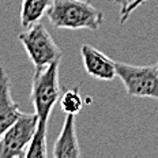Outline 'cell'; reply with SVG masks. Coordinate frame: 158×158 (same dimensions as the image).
I'll list each match as a JSON object with an SVG mask.
<instances>
[{"label": "cell", "instance_id": "3", "mask_svg": "<svg viewBox=\"0 0 158 158\" xmlns=\"http://www.w3.org/2000/svg\"><path fill=\"white\" fill-rule=\"evenodd\" d=\"M18 38L25 47L31 63L34 64L35 71L44 70L51 64L60 61L63 57L61 48L53 41L45 26L38 22L29 26L27 30L21 33Z\"/></svg>", "mask_w": 158, "mask_h": 158}, {"label": "cell", "instance_id": "13", "mask_svg": "<svg viewBox=\"0 0 158 158\" xmlns=\"http://www.w3.org/2000/svg\"><path fill=\"white\" fill-rule=\"evenodd\" d=\"M156 65H157V68H158V63H157V64H156Z\"/></svg>", "mask_w": 158, "mask_h": 158}, {"label": "cell", "instance_id": "4", "mask_svg": "<svg viewBox=\"0 0 158 158\" xmlns=\"http://www.w3.org/2000/svg\"><path fill=\"white\" fill-rule=\"evenodd\" d=\"M38 117L35 113H21L11 127L0 136V158L25 157L35 131Z\"/></svg>", "mask_w": 158, "mask_h": 158}, {"label": "cell", "instance_id": "8", "mask_svg": "<svg viewBox=\"0 0 158 158\" xmlns=\"http://www.w3.org/2000/svg\"><path fill=\"white\" fill-rule=\"evenodd\" d=\"M81 149H79L77 132H75V116L67 114L57 139L53 144V157L56 158H75L81 157Z\"/></svg>", "mask_w": 158, "mask_h": 158}, {"label": "cell", "instance_id": "5", "mask_svg": "<svg viewBox=\"0 0 158 158\" xmlns=\"http://www.w3.org/2000/svg\"><path fill=\"white\" fill-rule=\"evenodd\" d=\"M116 75L121 79L128 95L158 100L157 65H132L116 61Z\"/></svg>", "mask_w": 158, "mask_h": 158}, {"label": "cell", "instance_id": "6", "mask_svg": "<svg viewBox=\"0 0 158 158\" xmlns=\"http://www.w3.org/2000/svg\"><path fill=\"white\" fill-rule=\"evenodd\" d=\"M85 70L89 75L100 81H112L116 75V61L100 52L91 45H82L81 49Z\"/></svg>", "mask_w": 158, "mask_h": 158}, {"label": "cell", "instance_id": "10", "mask_svg": "<svg viewBox=\"0 0 158 158\" xmlns=\"http://www.w3.org/2000/svg\"><path fill=\"white\" fill-rule=\"evenodd\" d=\"M60 108L65 114H78L83 108V98L79 93V87L65 90L60 95Z\"/></svg>", "mask_w": 158, "mask_h": 158}, {"label": "cell", "instance_id": "2", "mask_svg": "<svg viewBox=\"0 0 158 158\" xmlns=\"http://www.w3.org/2000/svg\"><path fill=\"white\" fill-rule=\"evenodd\" d=\"M47 14L57 29L98 30L104 23L102 11L86 0H51Z\"/></svg>", "mask_w": 158, "mask_h": 158}, {"label": "cell", "instance_id": "7", "mask_svg": "<svg viewBox=\"0 0 158 158\" xmlns=\"http://www.w3.org/2000/svg\"><path fill=\"white\" fill-rule=\"evenodd\" d=\"M21 113L19 105L12 98L11 82L7 72L3 67H0V136L15 123Z\"/></svg>", "mask_w": 158, "mask_h": 158}, {"label": "cell", "instance_id": "12", "mask_svg": "<svg viewBox=\"0 0 158 158\" xmlns=\"http://www.w3.org/2000/svg\"><path fill=\"white\" fill-rule=\"evenodd\" d=\"M128 2H130V0H114V3H116L117 6H120V8L126 7V6L128 4Z\"/></svg>", "mask_w": 158, "mask_h": 158}, {"label": "cell", "instance_id": "1", "mask_svg": "<svg viewBox=\"0 0 158 158\" xmlns=\"http://www.w3.org/2000/svg\"><path fill=\"white\" fill-rule=\"evenodd\" d=\"M60 61L51 64L44 70L34 71L31 82L30 100L34 105V113L38 117L37 131L29 144L26 158H45L47 151V130L48 120L55 104L60 100L61 89L59 79Z\"/></svg>", "mask_w": 158, "mask_h": 158}, {"label": "cell", "instance_id": "9", "mask_svg": "<svg viewBox=\"0 0 158 158\" xmlns=\"http://www.w3.org/2000/svg\"><path fill=\"white\" fill-rule=\"evenodd\" d=\"M51 4V0H22L21 25L23 27L37 23Z\"/></svg>", "mask_w": 158, "mask_h": 158}, {"label": "cell", "instance_id": "11", "mask_svg": "<svg viewBox=\"0 0 158 158\" xmlns=\"http://www.w3.org/2000/svg\"><path fill=\"white\" fill-rule=\"evenodd\" d=\"M144 2H146V0H130L126 7L120 8V23H124V22L130 18V15L132 14L139 6H142Z\"/></svg>", "mask_w": 158, "mask_h": 158}]
</instances>
